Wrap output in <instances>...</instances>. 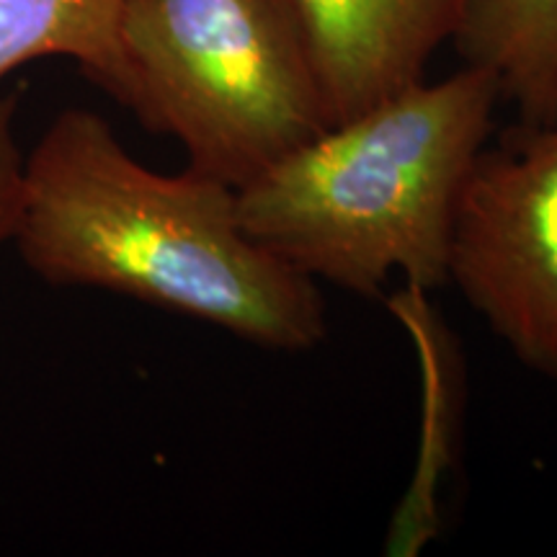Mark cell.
<instances>
[{
    "mask_svg": "<svg viewBox=\"0 0 557 557\" xmlns=\"http://www.w3.org/2000/svg\"><path fill=\"white\" fill-rule=\"evenodd\" d=\"M11 246L52 287L116 292L248 344L305 351L325 336L318 282L250 238L238 189L148 169L96 111L62 109L24 150Z\"/></svg>",
    "mask_w": 557,
    "mask_h": 557,
    "instance_id": "obj_1",
    "label": "cell"
},
{
    "mask_svg": "<svg viewBox=\"0 0 557 557\" xmlns=\"http://www.w3.org/2000/svg\"><path fill=\"white\" fill-rule=\"evenodd\" d=\"M500 88L468 65L331 124L238 189L250 238L312 282L377 295L449 282L457 207Z\"/></svg>",
    "mask_w": 557,
    "mask_h": 557,
    "instance_id": "obj_2",
    "label": "cell"
},
{
    "mask_svg": "<svg viewBox=\"0 0 557 557\" xmlns=\"http://www.w3.org/2000/svg\"><path fill=\"white\" fill-rule=\"evenodd\" d=\"M127 109L240 189L331 127L287 0H129Z\"/></svg>",
    "mask_w": 557,
    "mask_h": 557,
    "instance_id": "obj_3",
    "label": "cell"
},
{
    "mask_svg": "<svg viewBox=\"0 0 557 557\" xmlns=\"http://www.w3.org/2000/svg\"><path fill=\"white\" fill-rule=\"evenodd\" d=\"M449 282L521 364L557 380V120L480 152L457 207Z\"/></svg>",
    "mask_w": 557,
    "mask_h": 557,
    "instance_id": "obj_4",
    "label": "cell"
},
{
    "mask_svg": "<svg viewBox=\"0 0 557 557\" xmlns=\"http://www.w3.org/2000/svg\"><path fill=\"white\" fill-rule=\"evenodd\" d=\"M329 122H344L423 81L475 0H287Z\"/></svg>",
    "mask_w": 557,
    "mask_h": 557,
    "instance_id": "obj_5",
    "label": "cell"
},
{
    "mask_svg": "<svg viewBox=\"0 0 557 557\" xmlns=\"http://www.w3.org/2000/svg\"><path fill=\"white\" fill-rule=\"evenodd\" d=\"M129 0H0V83L34 60L65 58L127 107L122 21Z\"/></svg>",
    "mask_w": 557,
    "mask_h": 557,
    "instance_id": "obj_6",
    "label": "cell"
},
{
    "mask_svg": "<svg viewBox=\"0 0 557 557\" xmlns=\"http://www.w3.org/2000/svg\"><path fill=\"white\" fill-rule=\"evenodd\" d=\"M455 45L496 78L521 124L557 120V0H475Z\"/></svg>",
    "mask_w": 557,
    "mask_h": 557,
    "instance_id": "obj_7",
    "label": "cell"
},
{
    "mask_svg": "<svg viewBox=\"0 0 557 557\" xmlns=\"http://www.w3.org/2000/svg\"><path fill=\"white\" fill-rule=\"evenodd\" d=\"M21 101L24 90L18 88L0 94V248L11 246L18 214L21 169H24V148L18 139Z\"/></svg>",
    "mask_w": 557,
    "mask_h": 557,
    "instance_id": "obj_8",
    "label": "cell"
}]
</instances>
